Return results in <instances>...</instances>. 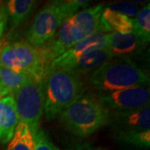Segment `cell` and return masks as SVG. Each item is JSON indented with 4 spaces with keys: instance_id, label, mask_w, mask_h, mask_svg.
Instances as JSON below:
<instances>
[{
    "instance_id": "obj_1",
    "label": "cell",
    "mask_w": 150,
    "mask_h": 150,
    "mask_svg": "<svg viewBox=\"0 0 150 150\" xmlns=\"http://www.w3.org/2000/svg\"><path fill=\"white\" fill-rule=\"evenodd\" d=\"M149 74L128 56H113L88 75V83L98 92H112L148 85Z\"/></svg>"
},
{
    "instance_id": "obj_2",
    "label": "cell",
    "mask_w": 150,
    "mask_h": 150,
    "mask_svg": "<svg viewBox=\"0 0 150 150\" xmlns=\"http://www.w3.org/2000/svg\"><path fill=\"white\" fill-rule=\"evenodd\" d=\"M44 107L46 120L57 117L84 93V83L80 76L68 70H47L43 77Z\"/></svg>"
},
{
    "instance_id": "obj_3",
    "label": "cell",
    "mask_w": 150,
    "mask_h": 150,
    "mask_svg": "<svg viewBox=\"0 0 150 150\" xmlns=\"http://www.w3.org/2000/svg\"><path fill=\"white\" fill-rule=\"evenodd\" d=\"M110 113L96 95L83 94L59 118L66 130L79 137H87L110 123Z\"/></svg>"
},
{
    "instance_id": "obj_4",
    "label": "cell",
    "mask_w": 150,
    "mask_h": 150,
    "mask_svg": "<svg viewBox=\"0 0 150 150\" xmlns=\"http://www.w3.org/2000/svg\"><path fill=\"white\" fill-rule=\"evenodd\" d=\"M88 1L67 0L48 3L38 12L26 33L28 43L39 48L54 36L63 21L87 8Z\"/></svg>"
},
{
    "instance_id": "obj_5",
    "label": "cell",
    "mask_w": 150,
    "mask_h": 150,
    "mask_svg": "<svg viewBox=\"0 0 150 150\" xmlns=\"http://www.w3.org/2000/svg\"><path fill=\"white\" fill-rule=\"evenodd\" d=\"M15 102L18 123L29 128L33 135L40 129V120L43 114L44 89L43 79L28 76L24 83L13 95Z\"/></svg>"
},
{
    "instance_id": "obj_6",
    "label": "cell",
    "mask_w": 150,
    "mask_h": 150,
    "mask_svg": "<svg viewBox=\"0 0 150 150\" xmlns=\"http://www.w3.org/2000/svg\"><path fill=\"white\" fill-rule=\"evenodd\" d=\"M0 66L43 79L47 66L38 48L24 41L6 43L0 50Z\"/></svg>"
},
{
    "instance_id": "obj_7",
    "label": "cell",
    "mask_w": 150,
    "mask_h": 150,
    "mask_svg": "<svg viewBox=\"0 0 150 150\" xmlns=\"http://www.w3.org/2000/svg\"><path fill=\"white\" fill-rule=\"evenodd\" d=\"M96 97L113 112L133 110L149 105V88L147 85L135 86L112 92H98Z\"/></svg>"
},
{
    "instance_id": "obj_8",
    "label": "cell",
    "mask_w": 150,
    "mask_h": 150,
    "mask_svg": "<svg viewBox=\"0 0 150 150\" xmlns=\"http://www.w3.org/2000/svg\"><path fill=\"white\" fill-rule=\"evenodd\" d=\"M106 34L107 33L97 32L85 39L76 43L73 47H71L69 50H67L64 54L54 59L48 65L46 71L49 69H66L83 55L94 50L107 48Z\"/></svg>"
},
{
    "instance_id": "obj_9",
    "label": "cell",
    "mask_w": 150,
    "mask_h": 150,
    "mask_svg": "<svg viewBox=\"0 0 150 150\" xmlns=\"http://www.w3.org/2000/svg\"><path fill=\"white\" fill-rule=\"evenodd\" d=\"M75 43H76L71 33L70 17L63 21L53 37L38 48L47 68L54 59L64 54Z\"/></svg>"
},
{
    "instance_id": "obj_10",
    "label": "cell",
    "mask_w": 150,
    "mask_h": 150,
    "mask_svg": "<svg viewBox=\"0 0 150 150\" xmlns=\"http://www.w3.org/2000/svg\"><path fill=\"white\" fill-rule=\"evenodd\" d=\"M103 10V4H97L71 17V33L75 43L99 32Z\"/></svg>"
},
{
    "instance_id": "obj_11",
    "label": "cell",
    "mask_w": 150,
    "mask_h": 150,
    "mask_svg": "<svg viewBox=\"0 0 150 150\" xmlns=\"http://www.w3.org/2000/svg\"><path fill=\"white\" fill-rule=\"evenodd\" d=\"M109 123H112V128L118 134L149 130V105L133 110L111 112Z\"/></svg>"
},
{
    "instance_id": "obj_12",
    "label": "cell",
    "mask_w": 150,
    "mask_h": 150,
    "mask_svg": "<svg viewBox=\"0 0 150 150\" xmlns=\"http://www.w3.org/2000/svg\"><path fill=\"white\" fill-rule=\"evenodd\" d=\"M18 123L14 98L12 94L0 98V142L9 143Z\"/></svg>"
},
{
    "instance_id": "obj_13",
    "label": "cell",
    "mask_w": 150,
    "mask_h": 150,
    "mask_svg": "<svg viewBox=\"0 0 150 150\" xmlns=\"http://www.w3.org/2000/svg\"><path fill=\"white\" fill-rule=\"evenodd\" d=\"M113 56V54L108 48L94 50L83 55L65 70L70 71L80 77L83 75H89L93 71L112 59Z\"/></svg>"
},
{
    "instance_id": "obj_14",
    "label": "cell",
    "mask_w": 150,
    "mask_h": 150,
    "mask_svg": "<svg viewBox=\"0 0 150 150\" xmlns=\"http://www.w3.org/2000/svg\"><path fill=\"white\" fill-rule=\"evenodd\" d=\"M143 43H144L134 31L128 33L111 32L106 34V47L114 56H127L139 49Z\"/></svg>"
},
{
    "instance_id": "obj_15",
    "label": "cell",
    "mask_w": 150,
    "mask_h": 150,
    "mask_svg": "<svg viewBox=\"0 0 150 150\" xmlns=\"http://www.w3.org/2000/svg\"><path fill=\"white\" fill-rule=\"evenodd\" d=\"M133 19L117 12L110 10L107 8H103L101 15L99 32L103 33L111 32L128 33L133 32Z\"/></svg>"
},
{
    "instance_id": "obj_16",
    "label": "cell",
    "mask_w": 150,
    "mask_h": 150,
    "mask_svg": "<svg viewBox=\"0 0 150 150\" xmlns=\"http://www.w3.org/2000/svg\"><path fill=\"white\" fill-rule=\"evenodd\" d=\"M36 6L33 0H10L8 1L5 7L8 19L9 20L11 29L13 30L31 15Z\"/></svg>"
},
{
    "instance_id": "obj_17",
    "label": "cell",
    "mask_w": 150,
    "mask_h": 150,
    "mask_svg": "<svg viewBox=\"0 0 150 150\" xmlns=\"http://www.w3.org/2000/svg\"><path fill=\"white\" fill-rule=\"evenodd\" d=\"M6 150H34L33 135L25 123H18Z\"/></svg>"
},
{
    "instance_id": "obj_18",
    "label": "cell",
    "mask_w": 150,
    "mask_h": 150,
    "mask_svg": "<svg viewBox=\"0 0 150 150\" xmlns=\"http://www.w3.org/2000/svg\"><path fill=\"white\" fill-rule=\"evenodd\" d=\"M28 76L24 73L0 66V83L12 95L24 83Z\"/></svg>"
},
{
    "instance_id": "obj_19",
    "label": "cell",
    "mask_w": 150,
    "mask_h": 150,
    "mask_svg": "<svg viewBox=\"0 0 150 150\" xmlns=\"http://www.w3.org/2000/svg\"><path fill=\"white\" fill-rule=\"evenodd\" d=\"M134 31L143 43H149L150 39V4L148 3L139 8L133 18Z\"/></svg>"
},
{
    "instance_id": "obj_20",
    "label": "cell",
    "mask_w": 150,
    "mask_h": 150,
    "mask_svg": "<svg viewBox=\"0 0 150 150\" xmlns=\"http://www.w3.org/2000/svg\"><path fill=\"white\" fill-rule=\"evenodd\" d=\"M118 137L123 142L138 147L149 148L150 146V130L121 133L118 134Z\"/></svg>"
},
{
    "instance_id": "obj_21",
    "label": "cell",
    "mask_w": 150,
    "mask_h": 150,
    "mask_svg": "<svg viewBox=\"0 0 150 150\" xmlns=\"http://www.w3.org/2000/svg\"><path fill=\"white\" fill-rule=\"evenodd\" d=\"M107 8L114 11V12H117L118 13H121L131 19L135 18L139 10V8L137 4H133V3H129V2L113 3V4H111L110 5L108 6Z\"/></svg>"
},
{
    "instance_id": "obj_22",
    "label": "cell",
    "mask_w": 150,
    "mask_h": 150,
    "mask_svg": "<svg viewBox=\"0 0 150 150\" xmlns=\"http://www.w3.org/2000/svg\"><path fill=\"white\" fill-rule=\"evenodd\" d=\"M33 141L34 150H60L42 129H38L37 133L33 135Z\"/></svg>"
},
{
    "instance_id": "obj_23",
    "label": "cell",
    "mask_w": 150,
    "mask_h": 150,
    "mask_svg": "<svg viewBox=\"0 0 150 150\" xmlns=\"http://www.w3.org/2000/svg\"><path fill=\"white\" fill-rule=\"evenodd\" d=\"M8 15L6 13V9L4 5H2L0 7V50L2 48V44H1V38L3 37V34L5 31L6 26L8 23Z\"/></svg>"
},
{
    "instance_id": "obj_24",
    "label": "cell",
    "mask_w": 150,
    "mask_h": 150,
    "mask_svg": "<svg viewBox=\"0 0 150 150\" xmlns=\"http://www.w3.org/2000/svg\"><path fill=\"white\" fill-rule=\"evenodd\" d=\"M8 94H9V93L8 92V90L0 83V98L7 96V95H8Z\"/></svg>"
},
{
    "instance_id": "obj_25",
    "label": "cell",
    "mask_w": 150,
    "mask_h": 150,
    "mask_svg": "<svg viewBox=\"0 0 150 150\" xmlns=\"http://www.w3.org/2000/svg\"><path fill=\"white\" fill-rule=\"evenodd\" d=\"M79 150H96V149H87V148H85V149H80Z\"/></svg>"
}]
</instances>
